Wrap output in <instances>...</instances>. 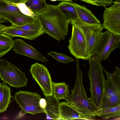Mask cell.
I'll return each instance as SVG.
<instances>
[{
    "mask_svg": "<svg viewBox=\"0 0 120 120\" xmlns=\"http://www.w3.org/2000/svg\"><path fill=\"white\" fill-rule=\"evenodd\" d=\"M36 17L45 33L59 41L65 39L71 21L62 14L57 5L48 4L47 10Z\"/></svg>",
    "mask_w": 120,
    "mask_h": 120,
    "instance_id": "obj_1",
    "label": "cell"
},
{
    "mask_svg": "<svg viewBox=\"0 0 120 120\" xmlns=\"http://www.w3.org/2000/svg\"><path fill=\"white\" fill-rule=\"evenodd\" d=\"M76 80L74 89L66 100L69 104L89 120H94L96 112L88 98L83 84L82 72L80 68L79 59L75 58Z\"/></svg>",
    "mask_w": 120,
    "mask_h": 120,
    "instance_id": "obj_2",
    "label": "cell"
},
{
    "mask_svg": "<svg viewBox=\"0 0 120 120\" xmlns=\"http://www.w3.org/2000/svg\"><path fill=\"white\" fill-rule=\"evenodd\" d=\"M89 68L88 75L90 82L89 90L91 96L89 98L96 111L101 106L104 94L106 80L103 68L101 61L96 56L89 59Z\"/></svg>",
    "mask_w": 120,
    "mask_h": 120,
    "instance_id": "obj_3",
    "label": "cell"
},
{
    "mask_svg": "<svg viewBox=\"0 0 120 120\" xmlns=\"http://www.w3.org/2000/svg\"><path fill=\"white\" fill-rule=\"evenodd\" d=\"M115 67V70L112 73L103 68L107 80L105 81L104 94L100 109L113 107L120 105V68Z\"/></svg>",
    "mask_w": 120,
    "mask_h": 120,
    "instance_id": "obj_4",
    "label": "cell"
},
{
    "mask_svg": "<svg viewBox=\"0 0 120 120\" xmlns=\"http://www.w3.org/2000/svg\"><path fill=\"white\" fill-rule=\"evenodd\" d=\"M0 78L4 83L15 88L26 86L28 81L24 73L4 59H0Z\"/></svg>",
    "mask_w": 120,
    "mask_h": 120,
    "instance_id": "obj_5",
    "label": "cell"
},
{
    "mask_svg": "<svg viewBox=\"0 0 120 120\" xmlns=\"http://www.w3.org/2000/svg\"><path fill=\"white\" fill-rule=\"evenodd\" d=\"M120 35L107 30L101 32L94 46L93 56H96L100 61L105 60L114 50L120 48Z\"/></svg>",
    "mask_w": 120,
    "mask_h": 120,
    "instance_id": "obj_6",
    "label": "cell"
},
{
    "mask_svg": "<svg viewBox=\"0 0 120 120\" xmlns=\"http://www.w3.org/2000/svg\"><path fill=\"white\" fill-rule=\"evenodd\" d=\"M14 98L21 108L19 114L21 116L27 113L34 115L45 112L44 109L40 105L41 97L37 93L19 91L15 93Z\"/></svg>",
    "mask_w": 120,
    "mask_h": 120,
    "instance_id": "obj_7",
    "label": "cell"
},
{
    "mask_svg": "<svg viewBox=\"0 0 120 120\" xmlns=\"http://www.w3.org/2000/svg\"><path fill=\"white\" fill-rule=\"evenodd\" d=\"M71 23L78 28L83 34L86 43V52L89 58L93 56L96 43L104 28L102 25L86 23L78 19L71 21Z\"/></svg>",
    "mask_w": 120,
    "mask_h": 120,
    "instance_id": "obj_8",
    "label": "cell"
},
{
    "mask_svg": "<svg viewBox=\"0 0 120 120\" xmlns=\"http://www.w3.org/2000/svg\"><path fill=\"white\" fill-rule=\"evenodd\" d=\"M30 71L33 79L41 88L45 97L52 96V82L46 68L43 64L36 63L31 65Z\"/></svg>",
    "mask_w": 120,
    "mask_h": 120,
    "instance_id": "obj_9",
    "label": "cell"
},
{
    "mask_svg": "<svg viewBox=\"0 0 120 120\" xmlns=\"http://www.w3.org/2000/svg\"><path fill=\"white\" fill-rule=\"evenodd\" d=\"M71 36L69 40L68 47L70 52L75 58L84 60L89 59L86 52V43L80 30L72 25Z\"/></svg>",
    "mask_w": 120,
    "mask_h": 120,
    "instance_id": "obj_10",
    "label": "cell"
},
{
    "mask_svg": "<svg viewBox=\"0 0 120 120\" xmlns=\"http://www.w3.org/2000/svg\"><path fill=\"white\" fill-rule=\"evenodd\" d=\"M104 28L115 34L120 35V2L116 1L105 9L103 15Z\"/></svg>",
    "mask_w": 120,
    "mask_h": 120,
    "instance_id": "obj_11",
    "label": "cell"
},
{
    "mask_svg": "<svg viewBox=\"0 0 120 120\" xmlns=\"http://www.w3.org/2000/svg\"><path fill=\"white\" fill-rule=\"evenodd\" d=\"M12 50L17 54L27 56L46 63L49 60L42 54L22 39L14 40Z\"/></svg>",
    "mask_w": 120,
    "mask_h": 120,
    "instance_id": "obj_12",
    "label": "cell"
},
{
    "mask_svg": "<svg viewBox=\"0 0 120 120\" xmlns=\"http://www.w3.org/2000/svg\"><path fill=\"white\" fill-rule=\"evenodd\" d=\"M2 32L11 37H20L31 40L35 39L45 33L42 30H24L16 28L12 25L8 27Z\"/></svg>",
    "mask_w": 120,
    "mask_h": 120,
    "instance_id": "obj_13",
    "label": "cell"
},
{
    "mask_svg": "<svg viewBox=\"0 0 120 120\" xmlns=\"http://www.w3.org/2000/svg\"><path fill=\"white\" fill-rule=\"evenodd\" d=\"M59 107L61 120H89L67 102H60V103Z\"/></svg>",
    "mask_w": 120,
    "mask_h": 120,
    "instance_id": "obj_14",
    "label": "cell"
},
{
    "mask_svg": "<svg viewBox=\"0 0 120 120\" xmlns=\"http://www.w3.org/2000/svg\"><path fill=\"white\" fill-rule=\"evenodd\" d=\"M46 104L44 109L46 115L47 119L61 120L59 107V100L53 95L46 98Z\"/></svg>",
    "mask_w": 120,
    "mask_h": 120,
    "instance_id": "obj_15",
    "label": "cell"
},
{
    "mask_svg": "<svg viewBox=\"0 0 120 120\" xmlns=\"http://www.w3.org/2000/svg\"><path fill=\"white\" fill-rule=\"evenodd\" d=\"M76 10L78 18L85 22L91 24H100V21L87 8L85 5L82 6L71 1Z\"/></svg>",
    "mask_w": 120,
    "mask_h": 120,
    "instance_id": "obj_16",
    "label": "cell"
},
{
    "mask_svg": "<svg viewBox=\"0 0 120 120\" xmlns=\"http://www.w3.org/2000/svg\"><path fill=\"white\" fill-rule=\"evenodd\" d=\"M10 87L6 83L0 82V114L6 111L11 102L13 97Z\"/></svg>",
    "mask_w": 120,
    "mask_h": 120,
    "instance_id": "obj_17",
    "label": "cell"
},
{
    "mask_svg": "<svg viewBox=\"0 0 120 120\" xmlns=\"http://www.w3.org/2000/svg\"><path fill=\"white\" fill-rule=\"evenodd\" d=\"M4 18L11 22L12 25L15 26H21L33 22L36 19V17H33L22 13L12 14Z\"/></svg>",
    "mask_w": 120,
    "mask_h": 120,
    "instance_id": "obj_18",
    "label": "cell"
},
{
    "mask_svg": "<svg viewBox=\"0 0 120 120\" xmlns=\"http://www.w3.org/2000/svg\"><path fill=\"white\" fill-rule=\"evenodd\" d=\"M52 89L53 95L56 98L66 100L69 93V87L64 82H52Z\"/></svg>",
    "mask_w": 120,
    "mask_h": 120,
    "instance_id": "obj_19",
    "label": "cell"
},
{
    "mask_svg": "<svg viewBox=\"0 0 120 120\" xmlns=\"http://www.w3.org/2000/svg\"><path fill=\"white\" fill-rule=\"evenodd\" d=\"M57 6L62 14L71 21L77 19L76 10L71 1H63Z\"/></svg>",
    "mask_w": 120,
    "mask_h": 120,
    "instance_id": "obj_20",
    "label": "cell"
},
{
    "mask_svg": "<svg viewBox=\"0 0 120 120\" xmlns=\"http://www.w3.org/2000/svg\"><path fill=\"white\" fill-rule=\"evenodd\" d=\"M26 6L34 13L39 15L45 12L48 8L45 0H28L25 3Z\"/></svg>",
    "mask_w": 120,
    "mask_h": 120,
    "instance_id": "obj_21",
    "label": "cell"
},
{
    "mask_svg": "<svg viewBox=\"0 0 120 120\" xmlns=\"http://www.w3.org/2000/svg\"><path fill=\"white\" fill-rule=\"evenodd\" d=\"M96 115L103 119L111 118L120 119V105L113 107L99 109L96 111Z\"/></svg>",
    "mask_w": 120,
    "mask_h": 120,
    "instance_id": "obj_22",
    "label": "cell"
},
{
    "mask_svg": "<svg viewBox=\"0 0 120 120\" xmlns=\"http://www.w3.org/2000/svg\"><path fill=\"white\" fill-rule=\"evenodd\" d=\"M14 40L10 36L0 33V58L4 55L13 48Z\"/></svg>",
    "mask_w": 120,
    "mask_h": 120,
    "instance_id": "obj_23",
    "label": "cell"
},
{
    "mask_svg": "<svg viewBox=\"0 0 120 120\" xmlns=\"http://www.w3.org/2000/svg\"><path fill=\"white\" fill-rule=\"evenodd\" d=\"M22 13L16 6L11 5L6 1L0 0V16L4 18L11 15Z\"/></svg>",
    "mask_w": 120,
    "mask_h": 120,
    "instance_id": "obj_24",
    "label": "cell"
},
{
    "mask_svg": "<svg viewBox=\"0 0 120 120\" xmlns=\"http://www.w3.org/2000/svg\"><path fill=\"white\" fill-rule=\"evenodd\" d=\"M57 61L65 64H67L74 60L71 57H69L64 53H60L50 51L47 54Z\"/></svg>",
    "mask_w": 120,
    "mask_h": 120,
    "instance_id": "obj_25",
    "label": "cell"
},
{
    "mask_svg": "<svg viewBox=\"0 0 120 120\" xmlns=\"http://www.w3.org/2000/svg\"><path fill=\"white\" fill-rule=\"evenodd\" d=\"M14 26L16 28L26 30H42V26L41 23L37 18L33 22L29 23L21 26Z\"/></svg>",
    "mask_w": 120,
    "mask_h": 120,
    "instance_id": "obj_26",
    "label": "cell"
},
{
    "mask_svg": "<svg viewBox=\"0 0 120 120\" xmlns=\"http://www.w3.org/2000/svg\"><path fill=\"white\" fill-rule=\"evenodd\" d=\"M6 1L11 5L17 7L21 12L23 14L33 17H36V15L34 13L30 10L26 6L25 3H15Z\"/></svg>",
    "mask_w": 120,
    "mask_h": 120,
    "instance_id": "obj_27",
    "label": "cell"
},
{
    "mask_svg": "<svg viewBox=\"0 0 120 120\" xmlns=\"http://www.w3.org/2000/svg\"><path fill=\"white\" fill-rule=\"evenodd\" d=\"M83 1L93 5L104 7L110 5L113 0H77Z\"/></svg>",
    "mask_w": 120,
    "mask_h": 120,
    "instance_id": "obj_28",
    "label": "cell"
},
{
    "mask_svg": "<svg viewBox=\"0 0 120 120\" xmlns=\"http://www.w3.org/2000/svg\"><path fill=\"white\" fill-rule=\"evenodd\" d=\"M46 99L43 98H41L39 101V105L40 107L44 109L46 107Z\"/></svg>",
    "mask_w": 120,
    "mask_h": 120,
    "instance_id": "obj_29",
    "label": "cell"
},
{
    "mask_svg": "<svg viewBox=\"0 0 120 120\" xmlns=\"http://www.w3.org/2000/svg\"><path fill=\"white\" fill-rule=\"evenodd\" d=\"M15 3H25L28 0H3Z\"/></svg>",
    "mask_w": 120,
    "mask_h": 120,
    "instance_id": "obj_30",
    "label": "cell"
},
{
    "mask_svg": "<svg viewBox=\"0 0 120 120\" xmlns=\"http://www.w3.org/2000/svg\"><path fill=\"white\" fill-rule=\"evenodd\" d=\"M8 26L2 24H0V33L2 32L5 30Z\"/></svg>",
    "mask_w": 120,
    "mask_h": 120,
    "instance_id": "obj_31",
    "label": "cell"
},
{
    "mask_svg": "<svg viewBox=\"0 0 120 120\" xmlns=\"http://www.w3.org/2000/svg\"><path fill=\"white\" fill-rule=\"evenodd\" d=\"M50 0L52 1H55L56 0L58 1H71L72 0Z\"/></svg>",
    "mask_w": 120,
    "mask_h": 120,
    "instance_id": "obj_32",
    "label": "cell"
},
{
    "mask_svg": "<svg viewBox=\"0 0 120 120\" xmlns=\"http://www.w3.org/2000/svg\"><path fill=\"white\" fill-rule=\"evenodd\" d=\"M116 1H120V0H115Z\"/></svg>",
    "mask_w": 120,
    "mask_h": 120,
    "instance_id": "obj_33",
    "label": "cell"
}]
</instances>
